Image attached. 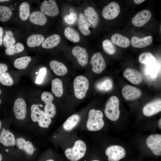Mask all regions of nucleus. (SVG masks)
I'll return each instance as SVG.
<instances>
[{
	"mask_svg": "<svg viewBox=\"0 0 161 161\" xmlns=\"http://www.w3.org/2000/svg\"><path fill=\"white\" fill-rule=\"evenodd\" d=\"M103 114L100 110L94 109L90 110L88 113L86 123L87 129L91 131H98L103 126L104 121L103 119Z\"/></svg>",
	"mask_w": 161,
	"mask_h": 161,
	"instance_id": "f257e3e1",
	"label": "nucleus"
},
{
	"mask_svg": "<svg viewBox=\"0 0 161 161\" xmlns=\"http://www.w3.org/2000/svg\"><path fill=\"white\" fill-rule=\"evenodd\" d=\"M86 149L85 143L80 140L76 141L73 146L67 148L65 151L66 157L71 161H77L84 156Z\"/></svg>",
	"mask_w": 161,
	"mask_h": 161,
	"instance_id": "f03ea898",
	"label": "nucleus"
},
{
	"mask_svg": "<svg viewBox=\"0 0 161 161\" xmlns=\"http://www.w3.org/2000/svg\"><path fill=\"white\" fill-rule=\"evenodd\" d=\"M38 104H32L31 107V117L34 122H37L39 126L42 128H48L52 120L45 112L41 110Z\"/></svg>",
	"mask_w": 161,
	"mask_h": 161,
	"instance_id": "7ed1b4c3",
	"label": "nucleus"
},
{
	"mask_svg": "<svg viewBox=\"0 0 161 161\" xmlns=\"http://www.w3.org/2000/svg\"><path fill=\"white\" fill-rule=\"evenodd\" d=\"M119 104V98L115 96H111L107 101L104 112L110 120L115 121L119 118L120 115Z\"/></svg>",
	"mask_w": 161,
	"mask_h": 161,
	"instance_id": "20e7f679",
	"label": "nucleus"
},
{
	"mask_svg": "<svg viewBox=\"0 0 161 161\" xmlns=\"http://www.w3.org/2000/svg\"><path fill=\"white\" fill-rule=\"evenodd\" d=\"M74 94L78 99H81L86 96L89 86L88 80L83 75H79L74 79L73 82Z\"/></svg>",
	"mask_w": 161,
	"mask_h": 161,
	"instance_id": "39448f33",
	"label": "nucleus"
},
{
	"mask_svg": "<svg viewBox=\"0 0 161 161\" xmlns=\"http://www.w3.org/2000/svg\"><path fill=\"white\" fill-rule=\"evenodd\" d=\"M105 154L108 157L109 161H119L125 157L126 153L123 147L114 145L108 147L105 151Z\"/></svg>",
	"mask_w": 161,
	"mask_h": 161,
	"instance_id": "423d86ee",
	"label": "nucleus"
},
{
	"mask_svg": "<svg viewBox=\"0 0 161 161\" xmlns=\"http://www.w3.org/2000/svg\"><path fill=\"white\" fill-rule=\"evenodd\" d=\"M146 144L154 155H161V134H154L149 135L146 139Z\"/></svg>",
	"mask_w": 161,
	"mask_h": 161,
	"instance_id": "0eeeda50",
	"label": "nucleus"
},
{
	"mask_svg": "<svg viewBox=\"0 0 161 161\" xmlns=\"http://www.w3.org/2000/svg\"><path fill=\"white\" fill-rule=\"evenodd\" d=\"M41 99L45 103L44 111L50 118H53L56 113L55 106L52 102L54 99L52 95L50 92L45 91L41 95Z\"/></svg>",
	"mask_w": 161,
	"mask_h": 161,
	"instance_id": "6e6552de",
	"label": "nucleus"
},
{
	"mask_svg": "<svg viewBox=\"0 0 161 161\" xmlns=\"http://www.w3.org/2000/svg\"><path fill=\"white\" fill-rule=\"evenodd\" d=\"M120 10L119 4L115 2H112L103 8L102 10V15L106 19H113L118 16Z\"/></svg>",
	"mask_w": 161,
	"mask_h": 161,
	"instance_id": "1a4fd4ad",
	"label": "nucleus"
},
{
	"mask_svg": "<svg viewBox=\"0 0 161 161\" xmlns=\"http://www.w3.org/2000/svg\"><path fill=\"white\" fill-rule=\"evenodd\" d=\"M92 71L95 73H101L106 67V63L102 55L100 52L94 53L91 61Z\"/></svg>",
	"mask_w": 161,
	"mask_h": 161,
	"instance_id": "9d476101",
	"label": "nucleus"
},
{
	"mask_svg": "<svg viewBox=\"0 0 161 161\" xmlns=\"http://www.w3.org/2000/svg\"><path fill=\"white\" fill-rule=\"evenodd\" d=\"M27 104L24 100L21 98H18L15 101L13 110L15 117L19 120H23L27 115Z\"/></svg>",
	"mask_w": 161,
	"mask_h": 161,
	"instance_id": "9b49d317",
	"label": "nucleus"
},
{
	"mask_svg": "<svg viewBox=\"0 0 161 161\" xmlns=\"http://www.w3.org/2000/svg\"><path fill=\"white\" fill-rule=\"evenodd\" d=\"M41 12L48 16H55L59 14V11L55 0L44 1L40 7Z\"/></svg>",
	"mask_w": 161,
	"mask_h": 161,
	"instance_id": "f8f14e48",
	"label": "nucleus"
},
{
	"mask_svg": "<svg viewBox=\"0 0 161 161\" xmlns=\"http://www.w3.org/2000/svg\"><path fill=\"white\" fill-rule=\"evenodd\" d=\"M151 13L147 10H143L137 13L132 18L131 23L137 27H141L145 25L150 19Z\"/></svg>",
	"mask_w": 161,
	"mask_h": 161,
	"instance_id": "ddd939ff",
	"label": "nucleus"
},
{
	"mask_svg": "<svg viewBox=\"0 0 161 161\" xmlns=\"http://www.w3.org/2000/svg\"><path fill=\"white\" fill-rule=\"evenodd\" d=\"M123 97L127 100H133L138 98L142 95V92L139 88L127 85L125 86L121 90Z\"/></svg>",
	"mask_w": 161,
	"mask_h": 161,
	"instance_id": "4468645a",
	"label": "nucleus"
},
{
	"mask_svg": "<svg viewBox=\"0 0 161 161\" xmlns=\"http://www.w3.org/2000/svg\"><path fill=\"white\" fill-rule=\"evenodd\" d=\"M161 111V100L157 99L146 104L143 107V112L146 116L150 117Z\"/></svg>",
	"mask_w": 161,
	"mask_h": 161,
	"instance_id": "2eb2a0df",
	"label": "nucleus"
},
{
	"mask_svg": "<svg viewBox=\"0 0 161 161\" xmlns=\"http://www.w3.org/2000/svg\"><path fill=\"white\" fill-rule=\"evenodd\" d=\"M123 76L131 83L134 84L140 83L143 80L142 76L140 72L132 68H126L123 72Z\"/></svg>",
	"mask_w": 161,
	"mask_h": 161,
	"instance_id": "dca6fc26",
	"label": "nucleus"
},
{
	"mask_svg": "<svg viewBox=\"0 0 161 161\" xmlns=\"http://www.w3.org/2000/svg\"><path fill=\"white\" fill-rule=\"evenodd\" d=\"M72 55L76 57L80 65L84 66L87 64L88 55L85 48L76 46L72 49Z\"/></svg>",
	"mask_w": 161,
	"mask_h": 161,
	"instance_id": "f3484780",
	"label": "nucleus"
},
{
	"mask_svg": "<svg viewBox=\"0 0 161 161\" xmlns=\"http://www.w3.org/2000/svg\"><path fill=\"white\" fill-rule=\"evenodd\" d=\"M84 15L88 22L93 28L97 26L99 20L98 15L92 7H88L84 11Z\"/></svg>",
	"mask_w": 161,
	"mask_h": 161,
	"instance_id": "a211bd4d",
	"label": "nucleus"
},
{
	"mask_svg": "<svg viewBox=\"0 0 161 161\" xmlns=\"http://www.w3.org/2000/svg\"><path fill=\"white\" fill-rule=\"evenodd\" d=\"M0 142L6 146H13L16 144V140L14 135L3 128L0 134Z\"/></svg>",
	"mask_w": 161,
	"mask_h": 161,
	"instance_id": "6ab92c4d",
	"label": "nucleus"
},
{
	"mask_svg": "<svg viewBox=\"0 0 161 161\" xmlns=\"http://www.w3.org/2000/svg\"><path fill=\"white\" fill-rule=\"evenodd\" d=\"M152 41V36L149 35L142 38H140L135 36H133L131 38V42L133 47L141 48L150 45Z\"/></svg>",
	"mask_w": 161,
	"mask_h": 161,
	"instance_id": "aec40b11",
	"label": "nucleus"
},
{
	"mask_svg": "<svg viewBox=\"0 0 161 161\" xmlns=\"http://www.w3.org/2000/svg\"><path fill=\"white\" fill-rule=\"evenodd\" d=\"M16 144L18 148L24 151L27 154L32 155L35 151L36 148L34 147L32 143L29 141H26L22 137H18L16 140Z\"/></svg>",
	"mask_w": 161,
	"mask_h": 161,
	"instance_id": "412c9836",
	"label": "nucleus"
},
{
	"mask_svg": "<svg viewBox=\"0 0 161 161\" xmlns=\"http://www.w3.org/2000/svg\"><path fill=\"white\" fill-rule=\"evenodd\" d=\"M50 67L54 73L58 76H63L67 72L68 69L62 63L56 60L51 61L49 64Z\"/></svg>",
	"mask_w": 161,
	"mask_h": 161,
	"instance_id": "4be33fe9",
	"label": "nucleus"
},
{
	"mask_svg": "<svg viewBox=\"0 0 161 161\" xmlns=\"http://www.w3.org/2000/svg\"><path fill=\"white\" fill-rule=\"evenodd\" d=\"M29 20L32 24L40 26L46 24L47 18L45 15L41 11H36L32 13L29 16Z\"/></svg>",
	"mask_w": 161,
	"mask_h": 161,
	"instance_id": "5701e85b",
	"label": "nucleus"
},
{
	"mask_svg": "<svg viewBox=\"0 0 161 161\" xmlns=\"http://www.w3.org/2000/svg\"><path fill=\"white\" fill-rule=\"evenodd\" d=\"M77 23L79 29L82 34L84 35L90 34V31L89 28L90 25L83 13H79Z\"/></svg>",
	"mask_w": 161,
	"mask_h": 161,
	"instance_id": "b1692460",
	"label": "nucleus"
},
{
	"mask_svg": "<svg viewBox=\"0 0 161 161\" xmlns=\"http://www.w3.org/2000/svg\"><path fill=\"white\" fill-rule=\"evenodd\" d=\"M111 40L113 44L122 48L128 47L130 43L128 38L119 33L113 34L111 37Z\"/></svg>",
	"mask_w": 161,
	"mask_h": 161,
	"instance_id": "393cba45",
	"label": "nucleus"
},
{
	"mask_svg": "<svg viewBox=\"0 0 161 161\" xmlns=\"http://www.w3.org/2000/svg\"><path fill=\"white\" fill-rule=\"evenodd\" d=\"M61 40L60 36L54 34L47 37L42 44V47L44 49H51L57 46Z\"/></svg>",
	"mask_w": 161,
	"mask_h": 161,
	"instance_id": "a878e982",
	"label": "nucleus"
},
{
	"mask_svg": "<svg viewBox=\"0 0 161 161\" xmlns=\"http://www.w3.org/2000/svg\"><path fill=\"white\" fill-rule=\"evenodd\" d=\"M80 119V116L74 114L69 117L63 124L64 130L69 131L72 130L78 124Z\"/></svg>",
	"mask_w": 161,
	"mask_h": 161,
	"instance_id": "bb28decb",
	"label": "nucleus"
},
{
	"mask_svg": "<svg viewBox=\"0 0 161 161\" xmlns=\"http://www.w3.org/2000/svg\"><path fill=\"white\" fill-rule=\"evenodd\" d=\"M139 60L141 63L145 64L146 66H153L157 64L155 57L149 52H144L140 54Z\"/></svg>",
	"mask_w": 161,
	"mask_h": 161,
	"instance_id": "cd10ccee",
	"label": "nucleus"
},
{
	"mask_svg": "<svg viewBox=\"0 0 161 161\" xmlns=\"http://www.w3.org/2000/svg\"><path fill=\"white\" fill-rule=\"evenodd\" d=\"M44 40V36L41 34H35L29 36L27 38V43L30 47L40 46Z\"/></svg>",
	"mask_w": 161,
	"mask_h": 161,
	"instance_id": "c85d7f7f",
	"label": "nucleus"
},
{
	"mask_svg": "<svg viewBox=\"0 0 161 161\" xmlns=\"http://www.w3.org/2000/svg\"><path fill=\"white\" fill-rule=\"evenodd\" d=\"M52 91L57 97H60L63 95L64 89L62 80L60 79L55 78L52 81Z\"/></svg>",
	"mask_w": 161,
	"mask_h": 161,
	"instance_id": "c756f323",
	"label": "nucleus"
},
{
	"mask_svg": "<svg viewBox=\"0 0 161 161\" xmlns=\"http://www.w3.org/2000/svg\"><path fill=\"white\" fill-rule=\"evenodd\" d=\"M64 34L65 37L72 42L77 43L80 41V38L79 33L73 28L66 27L64 30Z\"/></svg>",
	"mask_w": 161,
	"mask_h": 161,
	"instance_id": "7c9ffc66",
	"label": "nucleus"
},
{
	"mask_svg": "<svg viewBox=\"0 0 161 161\" xmlns=\"http://www.w3.org/2000/svg\"><path fill=\"white\" fill-rule=\"evenodd\" d=\"M31 60V58L29 56L22 57L16 59L14 62V65L16 68L18 69H24L27 66Z\"/></svg>",
	"mask_w": 161,
	"mask_h": 161,
	"instance_id": "2f4dec72",
	"label": "nucleus"
},
{
	"mask_svg": "<svg viewBox=\"0 0 161 161\" xmlns=\"http://www.w3.org/2000/svg\"><path fill=\"white\" fill-rule=\"evenodd\" d=\"M157 64L151 66H146L144 70L145 76L148 79L153 80L155 79L158 72Z\"/></svg>",
	"mask_w": 161,
	"mask_h": 161,
	"instance_id": "473e14b6",
	"label": "nucleus"
},
{
	"mask_svg": "<svg viewBox=\"0 0 161 161\" xmlns=\"http://www.w3.org/2000/svg\"><path fill=\"white\" fill-rule=\"evenodd\" d=\"M19 17L21 20L25 21L28 18L30 13V6L29 4L24 2L20 5L19 7Z\"/></svg>",
	"mask_w": 161,
	"mask_h": 161,
	"instance_id": "72a5a7b5",
	"label": "nucleus"
},
{
	"mask_svg": "<svg viewBox=\"0 0 161 161\" xmlns=\"http://www.w3.org/2000/svg\"><path fill=\"white\" fill-rule=\"evenodd\" d=\"M24 49V47L23 44L17 43L7 48L5 50V52L8 55H11L23 51Z\"/></svg>",
	"mask_w": 161,
	"mask_h": 161,
	"instance_id": "f704fd0d",
	"label": "nucleus"
},
{
	"mask_svg": "<svg viewBox=\"0 0 161 161\" xmlns=\"http://www.w3.org/2000/svg\"><path fill=\"white\" fill-rule=\"evenodd\" d=\"M12 12L10 8L7 6L0 5V21L5 22L8 20L10 18Z\"/></svg>",
	"mask_w": 161,
	"mask_h": 161,
	"instance_id": "c9c22d12",
	"label": "nucleus"
},
{
	"mask_svg": "<svg viewBox=\"0 0 161 161\" xmlns=\"http://www.w3.org/2000/svg\"><path fill=\"white\" fill-rule=\"evenodd\" d=\"M102 47L104 51L109 55H113L116 52V47L109 39H106L103 41Z\"/></svg>",
	"mask_w": 161,
	"mask_h": 161,
	"instance_id": "e433bc0d",
	"label": "nucleus"
},
{
	"mask_svg": "<svg viewBox=\"0 0 161 161\" xmlns=\"http://www.w3.org/2000/svg\"><path fill=\"white\" fill-rule=\"evenodd\" d=\"M113 86L112 80L108 78L98 83L96 85V87L99 90L107 91L112 89Z\"/></svg>",
	"mask_w": 161,
	"mask_h": 161,
	"instance_id": "4c0bfd02",
	"label": "nucleus"
},
{
	"mask_svg": "<svg viewBox=\"0 0 161 161\" xmlns=\"http://www.w3.org/2000/svg\"><path fill=\"white\" fill-rule=\"evenodd\" d=\"M3 41L4 46L7 48L12 46L15 43V39L11 31L8 30L6 32L4 37Z\"/></svg>",
	"mask_w": 161,
	"mask_h": 161,
	"instance_id": "58836bf2",
	"label": "nucleus"
},
{
	"mask_svg": "<svg viewBox=\"0 0 161 161\" xmlns=\"http://www.w3.org/2000/svg\"><path fill=\"white\" fill-rule=\"evenodd\" d=\"M0 83L2 85L10 86L13 83V80L10 74L5 72L0 75Z\"/></svg>",
	"mask_w": 161,
	"mask_h": 161,
	"instance_id": "ea45409f",
	"label": "nucleus"
},
{
	"mask_svg": "<svg viewBox=\"0 0 161 161\" xmlns=\"http://www.w3.org/2000/svg\"><path fill=\"white\" fill-rule=\"evenodd\" d=\"M70 13L65 15L64 18V21L67 24H74L77 19V14L70 9Z\"/></svg>",
	"mask_w": 161,
	"mask_h": 161,
	"instance_id": "a19ab883",
	"label": "nucleus"
},
{
	"mask_svg": "<svg viewBox=\"0 0 161 161\" xmlns=\"http://www.w3.org/2000/svg\"><path fill=\"white\" fill-rule=\"evenodd\" d=\"M47 71L46 68H43L41 69L39 71V74L37 76L35 82L37 84L41 83L46 75Z\"/></svg>",
	"mask_w": 161,
	"mask_h": 161,
	"instance_id": "79ce46f5",
	"label": "nucleus"
},
{
	"mask_svg": "<svg viewBox=\"0 0 161 161\" xmlns=\"http://www.w3.org/2000/svg\"><path fill=\"white\" fill-rule=\"evenodd\" d=\"M8 69V67L5 64L0 63V75L6 72Z\"/></svg>",
	"mask_w": 161,
	"mask_h": 161,
	"instance_id": "37998d69",
	"label": "nucleus"
},
{
	"mask_svg": "<svg viewBox=\"0 0 161 161\" xmlns=\"http://www.w3.org/2000/svg\"><path fill=\"white\" fill-rule=\"evenodd\" d=\"M3 29L0 26V46L2 44V37L3 35Z\"/></svg>",
	"mask_w": 161,
	"mask_h": 161,
	"instance_id": "c03bdc74",
	"label": "nucleus"
},
{
	"mask_svg": "<svg viewBox=\"0 0 161 161\" xmlns=\"http://www.w3.org/2000/svg\"><path fill=\"white\" fill-rule=\"evenodd\" d=\"M145 1V0H134V2L136 4H139Z\"/></svg>",
	"mask_w": 161,
	"mask_h": 161,
	"instance_id": "a18cd8bd",
	"label": "nucleus"
},
{
	"mask_svg": "<svg viewBox=\"0 0 161 161\" xmlns=\"http://www.w3.org/2000/svg\"><path fill=\"white\" fill-rule=\"evenodd\" d=\"M158 125L159 128L161 129V119L160 118L158 121Z\"/></svg>",
	"mask_w": 161,
	"mask_h": 161,
	"instance_id": "49530a36",
	"label": "nucleus"
},
{
	"mask_svg": "<svg viewBox=\"0 0 161 161\" xmlns=\"http://www.w3.org/2000/svg\"><path fill=\"white\" fill-rule=\"evenodd\" d=\"M10 1V0H0V2L7 1Z\"/></svg>",
	"mask_w": 161,
	"mask_h": 161,
	"instance_id": "de8ad7c7",
	"label": "nucleus"
},
{
	"mask_svg": "<svg viewBox=\"0 0 161 161\" xmlns=\"http://www.w3.org/2000/svg\"><path fill=\"white\" fill-rule=\"evenodd\" d=\"M2 156L1 154L0 153V161H1L2 160Z\"/></svg>",
	"mask_w": 161,
	"mask_h": 161,
	"instance_id": "09e8293b",
	"label": "nucleus"
},
{
	"mask_svg": "<svg viewBox=\"0 0 161 161\" xmlns=\"http://www.w3.org/2000/svg\"><path fill=\"white\" fill-rule=\"evenodd\" d=\"M1 89H0V95L1 94ZM1 100L0 98V104H1Z\"/></svg>",
	"mask_w": 161,
	"mask_h": 161,
	"instance_id": "8fccbe9b",
	"label": "nucleus"
},
{
	"mask_svg": "<svg viewBox=\"0 0 161 161\" xmlns=\"http://www.w3.org/2000/svg\"><path fill=\"white\" fill-rule=\"evenodd\" d=\"M46 161H54V160L52 159H50V160H47Z\"/></svg>",
	"mask_w": 161,
	"mask_h": 161,
	"instance_id": "3c124183",
	"label": "nucleus"
},
{
	"mask_svg": "<svg viewBox=\"0 0 161 161\" xmlns=\"http://www.w3.org/2000/svg\"><path fill=\"white\" fill-rule=\"evenodd\" d=\"M1 121H0V129H1Z\"/></svg>",
	"mask_w": 161,
	"mask_h": 161,
	"instance_id": "603ef678",
	"label": "nucleus"
},
{
	"mask_svg": "<svg viewBox=\"0 0 161 161\" xmlns=\"http://www.w3.org/2000/svg\"><path fill=\"white\" fill-rule=\"evenodd\" d=\"M91 161H100L97 160H91Z\"/></svg>",
	"mask_w": 161,
	"mask_h": 161,
	"instance_id": "864d4df0",
	"label": "nucleus"
},
{
	"mask_svg": "<svg viewBox=\"0 0 161 161\" xmlns=\"http://www.w3.org/2000/svg\"><path fill=\"white\" fill-rule=\"evenodd\" d=\"M39 106H41V107H42V105H39Z\"/></svg>",
	"mask_w": 161,
	"mask_h": 161,
	"instance_id": "5fc2aeb1",
	"label": "nucleus"
},
{
	"mask_svg": "<svg viewBox=\"0 0 161 161\" xmlns=\"http://www.w3.org/2000/svg\"><path fill=\"white\" fill-rule=\"evenodd\" d=\"M6 151H8V150L7 149V150H6Z\"/></svg>",
	"mask_w": 161,
	"mask_h": 161,
	"instance_id": "6e6d98bb",
	"label": "nucleus"
}]
</instances>
